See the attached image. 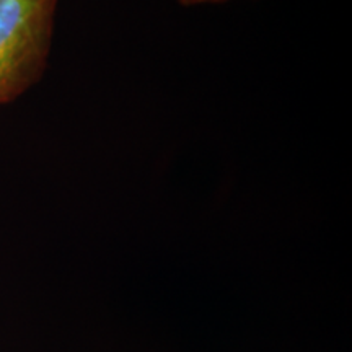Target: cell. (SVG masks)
<instances>
[{
	"instance_id": "obj_1",
	"label": "cell",
	"mask_w": 352,
	"mask_h": 352,
	"mask_svg": "<svg viewBox=\"0 0 352 352\" xmlns=\"http://www.w3.org/2000/svg\"><path fill=\"white\" fill-rule=\"evenodd\" d=\"M59 0H0V104L28 91L46 70Z\"/></svg>"
},
{
	"instance_id": "obj_2",
	"label": "cell",
	"mask_w": 352,
	"mask_h": 352,
	"mask_svg": "<svg viewBox=\"0 0 352 352\" xmlns=\"http://www.w3.org/2000/svg\"><path fill=\"white\" fill-rule=\"evenodd\" d=\"M182 6H186V7H195V6H199L201 0H178Z\"/></svg>"
},
{
	"instance_id": "obj_3",
	"label": "cell",
	"mask_w": 352,
	"mask_h": 352,
	"mask_svg": "<svg viewBox=\"0 0 352 352\" xmlns=\"http://www.w3.org/2000/svg\"><path fill=\"white\" fill-rule=\"evenodd\" d=\"M226 2H232V0H201L199 6H208V3H226Z\"/></svg>"
}]
</instances>
